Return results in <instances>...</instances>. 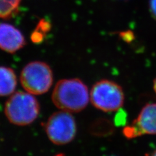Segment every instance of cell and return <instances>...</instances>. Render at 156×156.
Returning <instances> with one entry per match:
<instances>
[{
	"mask_svg": "<svg viewBox=\"0 0 156 156\" xmlns=\"http://www.w3.org/2000/svg\"><path fill=\"white\" fill-rule=\"evenodd\" d=\"M51 101L58 110L80 113L90 103V90L78 78L61 80L53 87Z\"/></svg>",
	"mask_w": 156,
	"mask_h": 156,
	"instance_id": "1",
	"label": "cell"
},
{
	"mask_svg": "<svg viewBox=\"0 0 156 156\" xmlns=\"http://www.w3.org/2000/svg\"><path fill=\"white\" fill-rule=\"evenodd\" d=\"M41 113V105L35 95L26 91H16L4 105V114L10 123L16 126L32 124Z\"/></svg>",
	"mask_w": 156,
	"mask_h": 156,
	"instance_id": "2",
	"label": "cell"
},
{
	"mask_svg": "<svg viewBox=\"0 0 156 156\" xmlns=\"http://www.w3.org/2000/svg\"><path fill=\"white\" fill-rule=\"evenodd\" d=\"M43 127L49 140L57 146L70 144L77 133V125L73 113L61 110L53 113Z\"/></svg>",
	"mask_w": 156,
	"mask_h": 156,
	"instance_id": "3",
	"label": "cell"
},
{
	"mask_svg": "<svg viewBox=\"0 0 156 156\" xmlns=\"http://www.w3.org/2000/svg\"><path fill=\"white\" fill-rule=\"evenodd\" d=\"M23 90L35 96L46 94L53 83V74L50 66L41 61L28 63L20 77Z\"/></svg>",
	"mask_w": 156,
	"mask_h": 156,
	"instance_id": "4",
	"label": "cell"
},
{
	"mask_svg": "<svg viewBox=\"0 0 156 156\" xmlns=\"http://www.w3.org/2000/svg\"><path fill=\"white\" fill-rule=\"evenodd\" d=\"M124 94L116 83L101 80L92 85L90 90V103L96 109L103 112H115L122 108Z\"/></svg>",
	"mask_w": 156,
	"mask_h": 156,
	"instance_id": "5",
	"label": "cell"
},
{
	"mask_svg": "<svg viewBox=\"0 0 156 156\" xmlns=\"http://www.w3.org/2000/svg\"><path fill=\"white\" fill-rule=\"evenodd\" d=\"M125 136L133 139L144 135L156 134V103L146 105L129 126L123 130Z\"/></svg>",
	"mask_w": 156,
	"mask_h": 156,
	"instance_id": "6",
	"label": "cell"
},
{
	"mask_svg": "<svg viewBox=\"0 0 156 156\" xmlns=\"http://www.w3.org/2000/svg\"><path fill=\"white\" fill-rule=\"evenodd\" d=\"M26 44L22 33L17 28L7 23H0V49L14 53L22 48Z\"/></svg>",
	"mask_w": 156,
	"mask_h": 156,
	"instance_id": "7",
	"label": "cell"
},
{
	"mask_svg": "<svg viewBox=\"0 0 156 156\" xmlns=\"http://www.w3.org/2000/svg\"><path fill=\"white\" fill-rule=\"evenodd\" d=\"M17 76L12 68L0 66V97H9L16 92Z\"/></svg>",
	"mask_w": 156,
	"mask_h": 156,
	"instance_id": "8",
	"label": "cell"
},
{
	"mask_svg": "<svg viewBox=\"0 0 156 156\" xmlns=\"http://www.w3.org/2000/svg\"><path fill=\"white\" fill-rule=\"evenodd\" d=\"M21 0H0V18H11L18 11Z\"/></svg>",
	"mask_w": 156,
	"mask_h": 156,
	"instance_id": "9",
	"label": "cell"
},
{
	"mask_svg": "<svg viewBox=\"0 0 156 156\" xmlns=\"http://www.w3.org/2000/svg\"><path fill=\"white\" fill-rule=\"evenodd\" d=\"M150 8L152 16L156 19V0H150Z\"/></svg>",
	"mask_w": 156,
	"mask_h": 156,
	"instance_id": "10",
	"label": "cell"
},
{
	"mask_svg": "<svg viewBox=\"0 0 156 156\" xmlns=\"http://www.w3.org/2000/svg\"><path fill=\"white\" fill-rule=\"evenodd\" d=\"M154 90L155 92L156 93V78H155L154 81Z\"/></svg>",
	"mask_w": 156,
	"mask_h": 156,
	"instance_id": "11",
	"label": "cell"
},
{
	"mask_svg": "<svg viewBox=\"0 0 156 156\" xmlns=\"http://www.w3.org/2000/svg\"><path fill=\"white\" fill-rule=\"evenodd\" d=\"M54 156H66V155H65V154L64 153H59V154H57Z\"/></svg>",
	"mask_w": 156,
	"mask_h": 156,
	"instance_id": "12",
	"label": "cell"
},
{
	"mask_svg": "<svg viewBox=\"0 0 156 156\" xmlns=\"http://www.w3.org/2000/svg\"><path fill=\"white\" fill-rule=\"evenodd\" d=\"M152 156H156V150H155V152L153 153V154H152Z\"/></svg>",
	"mask_w": 156,
	"mask_h": 156,
	"instance_id": "13",
	"label": "cell"
}]
</instances>
